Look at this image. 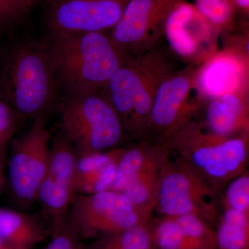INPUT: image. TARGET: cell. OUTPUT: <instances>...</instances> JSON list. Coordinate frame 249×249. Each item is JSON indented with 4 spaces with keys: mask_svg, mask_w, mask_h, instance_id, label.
<instances>
[{
    "mask_svg": "<svg viewBox=\"0 0 249 249\" xmlns=\"http://www.w3.org/2000/svg\"><path fill=\"white\" fill-rule=\"evenodd\" d=\"M23 119L14 108L0 98V139L9 142Z\"/></svg>",
    "mask_w": 249,
    "mask_h": 249,
    "instance_id": "obj_25",
    "label": "cell"
},
{
    "mask_svg": "<svg viewBox=\"0 0 249 249\" xmlns=\"http://www.w3.org/2000/svg\"><path fill=\"white\" fill-rule=\"evenodd\" d=\"M57 69L58 84L67 94L100 91L127 57L105 32L49 34Z\"/></svg>",
    "mask_w": 249,
    "mask_h": 249,
    "instance_id": "obj_3",
    "label": "cell"
},
{
    "mask_svg": "<svg viewBox=\"0 0 249 249\" xmlns=\"http://www.w3.org/2000/svg\"><path fill=\"white\" fill-rule=\"evenodd\" d=\"M129 0H50L46 23L49 34L106 32L120 19Z\"/></svg>",
    "mask_w": 249,
    "mask_h": 249,
    "instance_id": "obj_12",
    "label": "cell"
},
{
    "mask_svg": "<svg viewBox=\"0 0 249 249\" xmlns=\"http://www.w3.org/2000/svg\"><path fill=\"white\" fill-rule=\"evenodd\" d=\"M216 29L194 4L181 0L165 19L163 32L175 53L191 58L199 53L202 37H211Z\"/></svg>",
    "mask_w": 249,
    "mask_h": 249,
    "instance_id": "obj_15",
    "label": "cell"
},
{
    "mask_svg": "<svg viewBox=\"0 0 249 249\" xmlns=\"http://www.w3.org/2000/svg\"><path fill=\"white\" fill-rule=\"evenodd\" d=\"M0 249H11L1 237H0Z\"/></svg>",
    "mask_w": 249,
    "mask_h": 249,
    "instance_id": "obj_29",
    "label": "cell"
},
{
    "mask_svg": "<svg viewBox=\"0 0 249 249\" xmlns=\"http://www.w3.org/2000/svg\"><path fill=\"white\" fill-rule=\"evenodd\" d=\"M247 106L242 95H224L210 100L205 128L221 137H231L247 129Z\"/></svg>",
    "mask_w": 249,
    "mask_h": 249,
    "instance_id": "obj_17",
    "label": "cell"
},
{
    "mask_svg": "<svg viewBox=\"0 0 249 249\" xmlns=\"http://www.w3.org/2000/svg\"><path fill=\"white\" fill-rule=\"evenodd\" d=\"M57 69L48 39L18 42L0 62V98L24 119L45 117L53 107Z\"/></svg>",
    "mask_w": 249,
    "mask_h": 249,
    "instance_id": "obj_1",
    "label": "cell"
},
{
    "mask_svg": "<svg viewBox=\"0 0 249 249\" xmlns=\"http://www.w3.org/2000/svg\"><path fill=\"white\" fill-rule=\"evenodd\" d=\"M60 111L62 134L77 158L114 150L124 139L122 123L104 89L67 94Z\"/></svg>",
    "mask_w": 249,
    "mask_h": 249,
    "instance_id": "obj_5",
    "label": "cell"
},
{
    "mask_svg": "<svg viewBox=\"0 0 249 249\" xmlns=\"http://www.w3.org/2000/svg\"><path fill=\"white\" fill-rule=\"evenodd\" d=\"M196 9L217 29L231 25L237 11L234 0H195Z\"/></svg>",
    "mask_w": 249,
    "mask_h": 249,
    "instance_id": "obj_21",
    "label": "cell"
},
{
    "mask_svg": "<svg viewBox=\"0 0 249 249\" xmlns=\"http://www.w3.org/2000/svg\"><path fill=\"white\" fill-rule=\"evenodd\" d=\"M224 199L225 209L249 214V174H241L228 183Z\"/></svg>",
    "mask_w": 249,
    "mask_h": 249,
    "instance_id": "obj_22",
    "label": "cell"
},
{
    "mask_svg": "<svg viewBox=\"0 0 249 249\" xmlns=\"http://www.w3.org/2000/svg\"><path fill=\"white\" fill-rule=\"evenodd\" d=\"M76 160L74 149L63 134L51 139L48 167L36 199L40 205L50 234L66 222L75 196Z\"/></svg>",
    "mask_w": 249,
    "mask_h": 249,
    "instance_id": "obj_9",
    "label": "cell"
},
{
    "mask_svg": "<svg viewBox=\"0 0 249 249\" xmlns=\"http://www.w3.org/2000/svg\"><path fill=\"white\" fill-rule=\"evenodd\" d=\"M246 60L231 51L216 54L196 72L194 87L210 100L230 93L242 95L247 79Z\"/></svg>",
    "mask_w": 249,
    "mask_h": 249,
    "instance_id": "obj_14",
    "label": "cell"
},
{
    "mask_svg": "<svg viewBox=\"0 0 249 249\" xmlns=\"http://www.w3.org/2000/svg\"><path fill=\"white\" fill-rule=\"evenodd\" d=\"M50 132L45 117L34 119L27 130L11 139L8 181L13 198L19 204L35 201L50 157Z\"/></svg>",
    "mask_w": 249,
    "mask_h": 249,
    "instance_id": "obj_8",
    "label": "cell"
},
{
    "mask_svg": "<svg viewBox=\"0 0 249 249\" xmlns=\"http://www.w3.org/2000/svg\"><path fill=\"white\" fill-rule=\"evenodd\" d=\"M48 234L35 216L0 208V237L11 249H35Z\"/></svg>",
    "mask_w": 249,
    "mask_h": 249,
    "instance_id": "obj_18",
    "label": "cell"
},
{
    "mask_svg": "<svg viewBox=\"0 0 249 249\" xmlns=\"http://www.w3.org/2000/svg\"><path fill=\"white\" fill-rule=\"evenodd\" d=\"M152 231L157 249H217L215 231L193 214L163 216Z\"/></svg>",
    "mask_w": 249,
    "mask_h": 249,
    "instance_id": "obj_16",
    "label": "cell"
},
{
    "mask_svg": "<svg viewBox=\"0 0 249 249\" xmlns=\"http://www.w3.org/2000/svg\"><path fill=\"white\" fill-rule=\"evenodd\" d=\"M181 0H129L109 38L127 58L146 53L163 31L165 19Z\"/></svg>",
    "mask_w": 249,
    "mask_h": 249,
    "instance_id": "obj_11",
    "label": "cell"
},
{
    "mask_svg": "<svg viewBox=\"0 0 249 249\" xmlns=\"http://www.w3.org/2000/svg\"><path fill=\"white\" fill-rule=\"evenodd\" d=\"M6 149L0 154V193L2 189L4 183V170H5V156H6Z\"/></svg>",
    "mask_w": 249,
    "mask_h": 249,
    "instance_id": "obj_26",
    "label": "cell"
},
{
    "mask_svg": "<svg viewBox=\"0 0 249 249\" xmlns=\"http://www.w3.org/2000/svg\"><path fill=\"white\" fill-rule=\"evenodd\" d=\"M6 145H7V144H0V154L2 152L4 149L6 148Z\"/></svg>",
    "mask_w": 249,
    "mask_h": 249,
    "instance_id": "obj_30",
    "label": "cell"
},
{
    "mask_svg": "<svg viewBox=\"0 0 249 249\" xmlns=\"http://www.w3.org/2000/svg\"><path fill=\"white\" fill-rule=\"evenodd\" d=\"M161 137L160 143L216 192L245 173L249 155L246 134L221 137L201 123L186 120Z\"/></svg>",
    "mask_w": 249,
    "mask_h": 249,
    "instance_id": "obj_2",
    "label": "cell"
},
{
    "mask_svg": "<svg viewBox=\"0 0 249 249\" xmlns=\"http://www.w3.org/2000/svg\"><path fill=\"white\" fill-rule=\"evenodd\" d=\"M237 10H240L246 14H249V0H234Z\"/></svg>",
    "mask_w": 249,
    "mask_h": 249,
    "instance_id": "obj_27",
    "label": "cell"
},
{
    "mask_svg": "<svg viewBox=\"0 0 249 249\" xmlns=\"http://www.w3.org/2000/svg\"><path fill=\"white\" fill-rule=\"evenodd\" d=\"M170 155L168 147L160 142L124 148L109 191L119 192L134 204L154 209L160 173Z\"/></svg>",
    "mask_w": 249,
    "mask_h": 249,
    "instance_id": "obj_10",
    "label": "cell"
},
{
    "mask_svg": "<svg viewBox=\"0 0 249 249\" xmlns=\"http://www.w3.org/2000/svg\"><path fill=\"white\" fill-rule=\"evenodd\" d=\"M85 249H157L150 223L85 244Z\"/></svg>",
    "mask_w": 249,
    "mask_h": 249,
    "instance_id": "obj_20",
    "label": "cell"
},
{
    "mask_svg": "<svg viewBox=\"0 0 249 249\" xmlns=\"http://www.w3.org/2000/svg\"><path fill=\"white\" fill-rule=\"evenodd\" d=\"M24 1H25L26 4H27V6L31 9V6H34V4H36V3L41 1V0H24ZM49 1H50V0H49Z\"/></svg>",
    "mask_w": 249,
    "mask_h": 249,
    "instance_id": "obj_28",
    "label": "cell"
},
{
    "mask_svg": "<svg viewBox=\"0 0 249 249\" xmlns=\"http://www.w3.org/2000/svg\"><path fill=\"white\" fill-rule=\"evenodd\" d=\"M216 194L189 165L177 156L173 160L170 153L160 173L154 210L167 217L193 214L211 225L219 216Z\"/></svg>",
    "mask_w": 249,
    "mask_h": 249,
    "instance_id": "obj_7",
    "label": "cell"
},
{
    "mask_svg": "<svg viewBox=\"0 0 249 249\" xmlns=\"http://www.w3.org/2000/svg\"><path fill=\"white\" fill-rule=\"evenodd\" d=\"M8 143H9V142H3L2 140H1V139H0V144H8Z\"/></svg>",
    "mask_w": 249,
    "mask_h": 249,
    "instance_id": "obj_31",
    "label": "cell"
},
{
    "mask_svg": "<svg viewBox=\"0 0 249 249\" xmlns=\"http://www.w3.org/2000/svg\"><path fill=\"white\" fill-rule=\"evenodd\" d=\"M215 233L218 249H249V214L225 209Z\"/></svg>",
    "mask_w": 249,
    "mask_h": 249,
    "instance_id": "obj_19",
    "label": "cell"
},
{
    "mask_svg": "<svg viewBox=\"0 0 249 249\" xmlns=\"http://www.w3.org/2000/svg\"><path fill=\"white\" fill-rule=\"evenodd\" d=\"M51 235L52 239L49 243L41 249H85L84 241L67 220Z\"/></svg>",
    "mask_w": 249,
    "mask_h": 249,
    "instance_id": "obj_24",
    "label": "cell"
},
{
    "mask_svg": "<svg viewBox=\"0 0 249 249\" xmlns=\"http://www.w3.org/2000/svg\"><path fill=\"white\" fill-rule=\"evenodd\" d=\"M29 9L24 0H0V33L21 22Z\"/></svg>",
    "mask_w": 249,
    "mask_h": 249,
    "instance_id": "obj_23",
    "label": "cell"
},
{
    "mask_svg": "<svg viewBox=\"0 0 249 249\" xmlns=\"http://www.w3.org/2000/svg\"><path fill=\"white\" fill-rule=\"evenodd\" d=\"M196 70L172 73L160 83L150 111L147 129L161 134V137L188 120L191 111L188 105L190 93L194 87Z\"/></svg>",
    "mask_w": 249,
    "mask_h": 249,
    "instance_id": "obj_13",
    "label": "cell"
},
{
    "mask_svg": "<svg viewBox=\"0 0 249 249\" xmlns=\"http://www.w3.org/2000/svg\"><path fill=\"white\" fill-rule=\"evenodd\" d=\"M153 211L119 192L106 191L75 195L67 220L85 242L148 224Z\"/></svg>",
    "mask_w": 249,
    "mask_h": 249,
    "instance_id": "obj_6",
    "label": "cell"
},
{
    "mask_svg": "<svg viewBox=\"0 0 249 249\" xmlns=\"http://www.w3.org/2000/svg\"><path fill=\"white\" fill-rule=\"evenodd\" d=\"M171 73L163 55L149 51L127 58L112 75L104 91L124 132L140 136L146 131L157 89Z\"/></svg>",
    "mask_w": 249,
    "mask_h": 249,
    "instance_id": "obj_4",
    "label": "cell"
}]
</instances>
